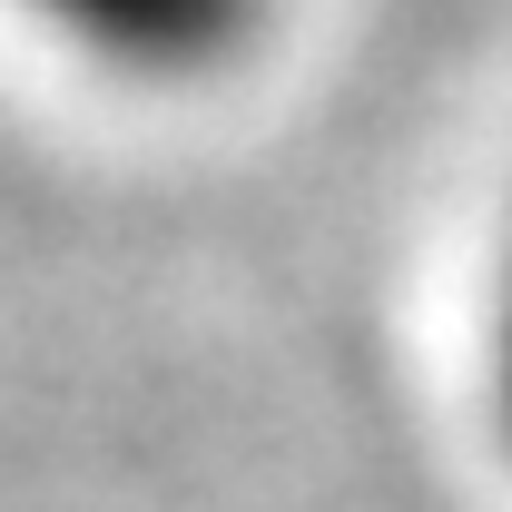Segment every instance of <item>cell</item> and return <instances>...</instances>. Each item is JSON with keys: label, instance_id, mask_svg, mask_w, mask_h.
<instances>
[{"label": "cell", "instance_id": "obj_2", "mask_svg": "<svg viewBox=\"0 0 512 512\" xmlns=\"http://www.w3.org/2000/svg\"><path fill=\"white\" fill-rule=\"evenodd\" d=\"M483 384H493V424L512 453V217H503V256H493V316H483Z\"/></svg>", "mask_w": 512, "mask_h": 512}, {"label": "cell", "instance_id": "obj_1", "mask_svg": "<svg viewBox=\"0 0 512 512\" xmlns=\"http://www.w3.org/2000/svg\"><path fill=\"white\" fill-rule=\"evenodd\" d=\"M60 60L128 79V89H197L227 79L266 40L276 0H10Z\"/></svg>", "mask_w": 512, "mask_h": 512}]
</instances>
